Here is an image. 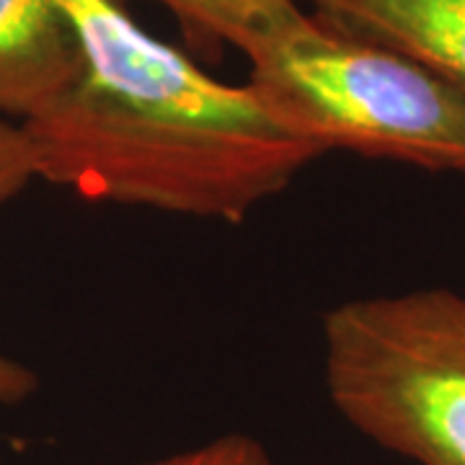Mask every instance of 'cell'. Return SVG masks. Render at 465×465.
<instances>
[{"label": "cell", "instance_id": "1", "mask_svg": "<svg viewBox=\"0 0 465 465\" xmlns=\"http://www.w3.org/2000/svg\"><path fill=\"white\" fill-rule=\"evenodd\" d=\"M84 70L60 99L21 122L36 179L91 202L241 223L284 192L316 145L269 114L251 85L207 75L148 34L119 0H57Z\"/></svg>", "mask_w": 465, "mask_h": 465}, {"label": "cell", "instance_id": "2", "mask_svg": "<svg viewBox=\"0 0 465 465\" xmlns=\"http://www.w3.org/2000/svg\"><path fill=\"white\" fill-rule=\"evenodd\" d=\"M246 57L269 114L321 153L465 173V96L411 57L305 11Z\"/></svg>", "mask_w": 465, "mask_h": 465}, {"label": "cell", "instance_id": "3", "mask_svg": "<svg viewBox=\"0 0 465 465\" xmlns=\"http://www.w3.org/2000/svg\"><path fill=\"white\" fill-rule=\"evenodd\" d=\"M323 372L357 432L419 465H465V295L336 305L323 316Z\"/></svg>", "mask_w": 465, "mask_h": 465}, {"label": "cell", "instance_id": "4", "mask_svg": "<svg viewBox=\"0 0 465 465\" xmlns=\"http://www.w3.org/2000/svg\"><path fill=\"white\" fill-rule=\"evenodd\" d=\"M81 70L78 34L57 0H0V116H39Z\"/></svg>", "mask_w": 465, "mask_h": 465}, {"label": "cell", "instance_id": "5", "mask_svg": "<svg viewBox=\"0 0 465 465\" xmlns=\"http://www.w3.org/2000/svg\"><path fill=\"white\" fill-rule=\"evenodd\" d=\"M349 36L401 52L465 96V0H308Z\"/></svg>", "mask_w": 465, "mask_h": 465}, {"label": "cell", "instance_id": "6", "mask_svg": "<svg viewBox=\"0 0 465 465\" xmlns=\"http://www.w3.org/2000/svg\"><path fill=\"white\" fill-rule=\"evenodd\" d=\"M124 3V0H119ZM166 5L182 26L192 50L220 60L225 47L243 54L302 14V0H155Z\"/></svg>", "mask_w": 465, "mask_h": 465}, {"label": "cell", "instance_id": "7", "mask_svg": "<svg viewBox=\"0 0 465 465\" xmlns=\"http://www.w3.org/2000/svg\"><path fill=\"white\" fill-rule=\"evenodd\" d=\"M143 465H274V460L259 440L235 432Z\"/></svg>", "mask_w": 465, "mask_h": 465}, {"label": "cell", "instance_id": "8", "mask_svg": "<svg viewBox=\"0 0 465 465\" xmlns=\"http://www.w3.org/2000/svg\"><path fill=\"white\" fill-rule=\"evenodd\" d=\"M36 179V158L24 127L0 116V207Z\"/></svg>", "mask_w": 465, "mask_h": 465}, {"label": "cell", "instance_id": "9", "mask_svg": "<svg viewBox=\"0 0 465 465\" xmlns=\"http://www.w3.org/2000/svg\"><path fill=\"white\" fill-rule=\"evenodd\" d=\"M36 388H39V381L34 370L21 365L18 360L0 354V406H14V403L32 399Z\"/></svg>", "mask_w": 465, "mask_h": 465}]
</instances>
